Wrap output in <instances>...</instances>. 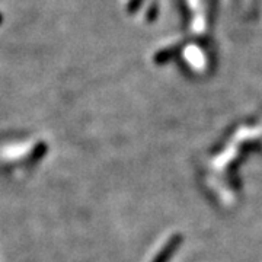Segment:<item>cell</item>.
Segmentation results:
<instances>
[{"label":"cell","instance_id":"cell-1","mask_svg":"<svg viewBox=\"0 0 262 262\" xmlns=\"http://www.w3.org/2000/svg\"><path fill=\"white\" fill-rule=\"evenodd\" d=\"M141 2H143V0H130V2H128V6H127L128 12H136V10L139 9V6L141 5Z\"/></svg>","mask_w":262,"mask_h":262}]
</instances>
